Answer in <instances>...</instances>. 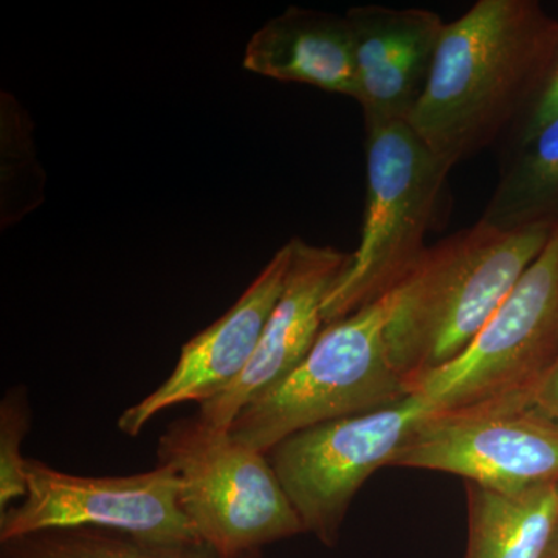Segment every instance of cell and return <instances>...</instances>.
<instances>
[{
  "label": "cell",
  "mask_w": 558,
  "mask_h": 558,
  "mask_svg": "<svg viewBox=\"0 0 558 558\" xmlns=\"http://www.w3.org/2000/svg\"><path fill=\"white\" fill-rule=\"evenodd\" d=\"M556 227L501 230L478 220L425 250L395 289L387 341L413 392L464 352L519 284Z\"/></svg>",
  "instance_id": "obj_2"
},
{
  "label": "cell",
  "mask_w": 558,
  "mask_h": 558,
  "mask_svg": "<svg viewBox=\"0 0 558 558\" xmlns=\"http://www.w3.org/2000/svg\"><path fill=\"white\" fill-rule=\"evenodd\" d=\"M365 123L407 121L424 94L446 22L435 11L352 7L344 14Z\"/></svg>",
  "instance_id": "obj_12"
},
{
  "label": "cell",
  "mask_w": 558,
  "mask_h": 558,
  "mask_svg": "<svg viewBox=\"0 0 558 558\" xmlns=\"http://www.w3.org/2000/svg\"><path fill=\"white\" fill-rule=\"evenodd\" d=\"M481 220L501 230L558 226V117L524 145L505 150Z\"/></svg>",
  "instance_id": "obj_15"
},
{
  "label": "cell",
  "mask_w": 558,
  "mask_h": 558,
  "mask_svg": "<svg viewBox=\"0 0 558 558\" xmlns=\"http://www.w3.org/2000/svg\"><path fill=\"white\" fill-rule=\"evenodd\" d=\"M242 558H260V556H259V553H255V554H250V556H245Z\"/></svg>",
  "instance_id": "obj_21"
},
{
  "label": "cell",
  "mask_w": 558,
  "mask_h": 558,
  "mask_svg": "<svg viewBox=\"0 0 558 558\" xmlns=\"http://www.w3.org/2000/svg\"><path fill=\"white\" fill-rule=\"evenodd\" d=\"M545 558H558V524L556 531H554L553 538H550V543L548 546V550H546Z\"/></svg>",
  "instance_id": "obj_20"
},
{
  "label": "cell",
  "mask_w": 558,
  "mask_h": 558,
  "mask_svg": "<svg viewBox=\"0 0 558 558\" xmlns=\"http://www.w3.org/2000/svg\"><path fill=\"white\" fill-rule=\"evenodd\" d=\"M558 357V226L505 303L459 357L422 377L413 392L436 413L531 409Z\"/></svg>",
  "instance_id": "obj_6"
},
{
  "label": "cell",
  "mask_w": 558,
  "mask_h": 558,
  "mask_svg": "<svg viewBox=\"0 0 558 558\" xmlns=\"http://www.w3.org/2000/svg\"><path fill=\"white\" fill-rule=\"evenodd\" d=\"M531 410L558 425V357L535 389Z\"/></svg>",
  "instance_id": "obj_19"
},
{
  "label": "cell",
  "mask_w": 558,
  "mask_h": 558,
  "mask_svg": "<svg viewBox=\"0 0 558 558\" xmlns=\"http://www.w3.org/2000/svg\"><path fill=\"white\" fill-rule=\"evenodd\" d=\"M27 495L0 515V543L51 529L98 527L161 542H201L170 465L131 476L72 475L27 459Z\"/></svg>",
  "instance_id": "obj_8"
},
{
  "label": "cell",
  "mask_w": 558,
  "mask_h": 558,
  "mask_svg": "<svg viewBox=\"0 0 558 558\" xmlns=\"http://www.w3.org/2000/svg\"><path fill=\"white\" fill-rule=\"evenodd\" d=\"M284 289L260 336L252 362L218 398L199 405L208 427L229 432L242 410L277 388L310 355L325 329L323 306L351 266L352 253L293 238Z\"/></svg>",
  "instance_id": "obj_10"
},
{
  "label": "cell",
  "mask_w": 558,
  "mask_h": 558,
  "mask_svg": "<svg viewBox=\"0 0 558 558\" xmlns=\"http://www.w3.org/2000/svg\"><path fill=\"white\" fill-rule=\"evenodd\" d=\"M244 69L282 83L310 84L357 98V72L347 17L289 7L253 33Z\"/></svg>",
  "instance_id": "obj_13"
},
{
  "label": "cell",
  "mask_w": 558,
  "mask_h": 558,
  "mask_svg": "<svg viewBox=\"0 0 558 558\" xmlns=\"http://www.w3.org/2000/svg\"><path fill=\"white\" fill-rule=\"evenodd\" d=\"M157 454L178 473L180 505L197 537L220 556L242 558L303 534L267 454L234 442L197 414L174 422Z\"/></svg>",
  "instance_id": "obj_5"
},
{
  "label": "cell",
  "mask_w": 558,
  "mask_h": 558,
  "mask_svg": "<svg viewBox=\"0 0 558 558\" xmlns=\"http://www.w3.org/2000/svg\"><path fill=\"white\" fill-rule=\"evenodd\" d=\"M557 488H558V484H557Z\"/></svg>",
  "instance_id": "obj_22"
},
{
  "label": "cell",
  "mask_w": 558,
  "mask_h": 558,
  "mask_svg": "<svg viewBox=\"0 0 558 558\" xmlns=\"http://www.w3.org/2000/svg\"><path fill=\"white\" fill-rule=\"evenodd\" d=\"M468 546L464 558H545L558 524V488L499 494L465 483Z\"/></svg>",
  "instance_id": "obj_14"
},
{
  "label": "cell",
  "mask_w": 558,
  "mask_h": 558,
  "mask_svg": "<svg viewBox=\"0 0 558 558\" xmlns=\"http://www.w3.org/2000/svg\"><path fill=\"white\" fill-rule=\"evenodd\" d=\"M558 117V25L556 36L539 70L537 81L532 87L526 105L513 121L506 137L502 138L506 150L519 148L538 134L546 124Z\"/></svg>",
  "instance_id": "obj_18"
},
{
  "label": "cell",
  "mask_w": 558,
  "mask_h": 558,
  "mask_svg": "<svg viewBox=\"0 0 558 558\" xmlns=\"http://www.w3.org/2000/svg\"><path fill=\"white\" fill-rule=\"evenodd\" d=\"M0 558H226L204 542H161L98 527L51 529L0 543Z\"/></svg>",
  "instance_id": "obj_16"
},
{
  "label": "cell",
  "mask_w": 558,
  "mask_h": 558,
  "mask_svg": "<svg viewBox=\"0 0 558 558\" xmlns=\"http://www.w3.org/2000/svg\"><path fill=\"white\" fill-rule=\"evenodd\" d=\"M365 130L362 236L323 306L325 326L391 292L413 270L451 171L407 121H369Z\"/></svg>",
  "instance_id": "obj_4"
},
{
  "label": "cell",
  "mask_w": 558,
  "mask_h": 558,
  "mask_svg": "<svg viewBox=\"0 0 558 558\" xmlns=\"http://www.w3.org/2000/svg\"><path fill=\"white\" fill-rule=\"evenodd\" d=\"M391 468L450 473L499 494L553 486L558 484V425L531 409L436 413Z\"/></svg>",
  "instance_id": "obj_9"
},
{
  "label": "cell",
  "mask_w": 558,
  "mask_h": 558,
  "mask_svg": "<svg viewBox=\"0 0 558 558\" xmlns=\"http://www.w3.org/2000/svg\"><path fill=\"white\" fill-rule=\"evenodd\" d=\"M435 414L428 399L413 392L387 409L301 429L266 453L304 532L333 548L363 484L377 470L391 468Z\"/></svg>",
  "instance_id": "obj_7"
},
{
  "label": "cell",
  "mask_w": 558,
  "mask_h": 558,
  "mask_svg": "<svg viewBox=\"0 0 558 558\" xmlns=\"http://www.w3.org/2000/svg\"><path fill=\"white\" fill-rule=\"evenodd\" d=\"M392 306L395 289L325 326L299 368L234 418L231 439L269 453L301 429L387 409L413 395L389 354Z\"/></svg>",
  "instance_id": "obj_3"
},
{
  "label": "cell",
  "mask_w": 558,
  "mask_h": 558,
  "mask_svg": "<svg viewBox=\"0 0 558 558\" xmlns=\"http://www.w3.org/2000/svg\"><path fill=\"white\" fill-rule=\"evenodd\" d=\"M557 25L537 0H478L446 24L409 124L451 170L506 137Z\"/></svg>",
  "instance_id": "obj_1"
},
{
  "label": "cell",
  "mask_w": 558,
  "mask_h": 558,
  "mask_svg": "<svg viewBox=\"0 0 558 558\" xmlns=\"http://www.w3.org/2000/svg\"><path fill=\"white\" fill-rule=\"evenodd\" d=\"M290 259L289 241L275 253L233 307L182 348L171 376L148 398L121 413L117 422L121 433L137 436L161 411L185 402L202 405L240 379L284 289Z\"/></svg>",
  "instance_id": "obj_11"
},
{
  "label": "cell",
  "mask_w": 558,
  "mask_h": 558,
  "mask_svg": "<svg viewBox=\"0 0 558 558\" xmlns=\"http://www.w3.org/2000/svg\"><path fill=\"white\" fill-rule=\"evenodd\" d=\"M32 425V409L24 387H14L0 403V515L27 495V458L21 447Z\"/></svg>",
  "instance_id": "obj_17"
}]
</instances>
